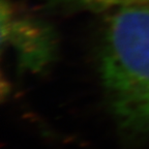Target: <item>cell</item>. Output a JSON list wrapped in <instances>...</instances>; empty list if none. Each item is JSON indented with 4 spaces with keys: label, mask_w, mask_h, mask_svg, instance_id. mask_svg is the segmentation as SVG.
<instances>
[{
    "label": "cell",
    "mask_w": 149,
    "mask_h": 149,
    "mask_svg": "<svg viewBox=\"0 0 149 149\" xmlns=\"http://www.w3.org/2000/svg\"><path fill=\"white\" fill-rule=\"evenodd\" d=\"M102 86L113 116L124 128L149 130V7L114 10L98 57Z\"/></svg>",
    "instance_id": "cell-1"
},
{
    "label": "cell",
    "mask_w": 149,
    "mask_h": 149,
    "mask_svg": "<svg viewBox=\"0 0 149 149\" xmlns=\"http://www.w3.org/2000/svg\"><path fill=\"white\" fill-rule=\"evenodd\" d=\"M2 44L14 50L19 65L25 70L40 72L54 58L51 33L42 25L18 16L8 2L1 3Z\"/></svg>",
    "instance_id": "cell-2"
},
{
    "label": "cell",
    "mask_w": 149,
    "mask_h": 149,
    "mask_svg": "<svg viewBox=\"0 0 149 149\" xmlns=\"http://www.w3.org/2000/svg\"><path fill=\"white\" fill-rule=\"evenodd\" d=\"M77 8L102 12L106 9H119L130 6H148L149 0H62Z\"/></svg>",
    "instance_id": "cell-3"
}]
</instances>
